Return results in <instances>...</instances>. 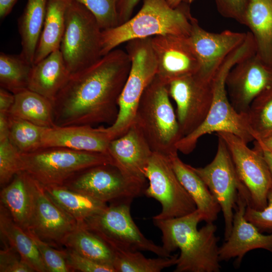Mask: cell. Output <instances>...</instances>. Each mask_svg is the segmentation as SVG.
<instances>
[{
    "instance_id": "8",
    "label": "cell",
    "mask_w": 272,
    "mask_h": 272,
    "mask_svg": "<svg viewBox=\"0 0 272 272\" xmlns=\"http://www.w3.org/2000/svg\"><path fill=\"white\" fill-rule=\"evenodd\" d=\"M102 31L89 10L72 0L59 48L71 74L90 66L102 56Z\"/></svg>"
},
{
    "instance_id": "49",
    "label": "cell",
    "mask_w": 272,
    "mask_h": 272,
    "mask_svg": "<svg viewBox=\"0 0 272 272\" xmlns=\"http://www.w3.org/2000/svg\"><path fill=\"white\" fill-rule=\"evenodd\" d=\"M195 0H167L168 4L172 8H175L182 4H189Z\"/></svg>"
},
{
    "instance_id": "26",
    "label": "cell",
    "mask_w": 272,
    "mask_h": 272,
    "mask_svg": "<svg viewBox=\"0 0 272 272\" xmlns=\"http://www.w3.org/2000/svg\"><path fill=\"white\" fill-rule=\"evenodd\" d=\"M71 1H47L44 25L36 50L34 64L59 49L65 28L66 14Z\"/></svg>"
},
{
    "instance_id": "5",
    "label": "cell",
    "mask_w": 272,
    "mask_h": 272,
    "mask_svg": "<svg viewBox=\"0 0 272 272\" xmlns=\"http://www.w3.org/2000/svg\"><path fill=\"white\" fill-rule=\"evenodd\" d=\"M134 121L139 126L153 152L166 156L178 152L176 148L182 138L170 100L167 86L156 76L144 91Z\"/></svg>"
},
{
    "instance_id": "46",
    "label": "cell",
    "mask_w": 272,
    "mask_h": 272,
    "mask_svg": "<svg viewBox=\"0 0 272 272\" xmlns=\"http://www.w3.org/2000/svg\"><path fill=\"white\" fill-rule=\"evenodd\" d=\"M18 0H0V18L6 17L12 11Z\"/></svg>"
},
{
    "instance_id": "31",
    "label": "cell",
    "mask_w": 272,
    "mask_h": 272,
    "mask_svg": "<svg viewBox=\"0 0 272 272\" xmlns=\"http://www.w3.org/2000/svg\"><path fill=\"white\" fill-rule=\"evenodd\" d=\"M63 245L98 263L112 266L115 252L101 238L89 230L83 222L66 237Z\"/></svg>"
},
{
    "instance_id": "6",
    "label": "cell",
    "mask_w": 272,
    "mask_h": 272,
    "mask_svg": "<svg viewBox=\"0 0 272 272\" xmlns=\"http://www.w3.org/2000/svg\"><path fill=\"white\" fill-rule=\"evenodd\" d=\"M113 164L108 153L62 147L41 148L21 153V169L43 186L63 185L78 172L101 164Z\"/></svg>"
},
{
    "instance_id": "3",
    "label": "cell",
    "mask_w": 272,
    "mask_h": 272,
    "mask_svg": "<svg viewBox=\"0 0 272 272\" xmlns=\"http://www.w3.org/2000/svg\"><path fill=\"white\" fill-rule=\"evenodd\" d=\"M255 53V42L248 33L244 42L225 58L216 71L212 79L213 97L208 113L200 125L177 142L176 148L178 151L190 154L200 138L213 132L230 133L247 143L255 140L246 114L238 112L232 105L226 86L227 75L234 65Z\"/></svg>"
},
{
    "instance_id": "43",
    "label": "cell",
    "mask_w": 272,
    "mask_h": 272,
    "mask_svg": "<svg viewBox=\"0 0 272 272\" xmlns=\"http://www.w3.org/2000/svg\"><path fill=\"white\" fill-rule=\"evenodd\" d=\"M140 0H118L117 10L119 25L128 20Z\"/></svg>"
},
{
    "instance_id": "22",
    "label": "cell",
    "mask_w": 272,
    "mask_h": 272,
    "mask_svg": "<svg viewBox=\"0 0 272 272\" xmlns=\"http://www.w3.org/2000/svg\"><path fill=\"white\" fill-rule=\"evenodd\" d=\"M71 75L58 49L33 65L28 89L53 102Z\"/></svg>"
},
{
    "instance_id": "9",
    "label": "cell",
    "mask_w": 272,
    "mask_h": 272,
    "mask_svg": "<svg viewBox=\"0 0 272 272\" xmlns=\"http://www.w3.org/2000/svg\"><path fill=\"white\" fill-rule=\"evenodd\" d=\"M131 203H111L101 212L91 216L83 223L92 232L105 242L115 252L150 251L161 257H170L163 248L146 238L133 220Z\"/></svg>"
},
{
    "instance_id": "37",
    "label": "cell",
    "mask_w": 272,
    "mask_h": 272,
    "mask_svg": "<svg viewBox=\"0 0 272 272\" xmlns=\"http://www.w3.org/2000/svg\"><path fill=\"white\" fill-rule=\"evenodd\" d=\"M21 153L9 138L0 140V184H8L21 171Z\"/></svg>"
},
{
    "instance_id": "25",
    "label": "cell",
    "mask_w": 272,
    "mask_h": 272,
    "mask_svg": "<svg viewBox=\"0 0 272 272\" xmlns=\"http://www.w3.org/2000/svg\"><path fill=\"white\" fill-rule=\"evenodd\" d=\"M244 25L254 40L256 54L272 66V0H249Z\"/></svg>"
},
{
    "instance_id": "16",
    "label": "cell",
    "mask_w": 272,
    "mask_h": 272,
    "mask_svg": "<svg viewBox=\"0 0 272 272\" xmlns=\"http://www.w3.org/2000/svg\"><path fill=\"white\" fill-rule=\"evenodd\" d=\"M151 41L157 62L156 76L167 85L199 71V61L189 36L158 35L151 37Z\"/></svg>"
},
{
    "instance_id": "39",
    "label": "cell",
    "mask_w": 272,
    "mask_h": 272,
    "mask_svg": "<svg viewBox=\"0 0 272 272\" xmlns=\"http://www.w3.org/2000/svg\"><path fill=\"white\" fill-rule=\"evenodd\" d=\"M64 252L65 260L70 271L116 272L113 266L95 262L73 249L67 248Z\"/></svg>"
},
{
    "instance_id": "4",
    "label": "cell",
    "mask_w": 272,
    "mask_h": 272,
    "mask_svg": "<svg viewBox=\"0 0 272 272\" xmlns=\"http://www.w3.org/2000/svg\"><path fill=\"white\" fill-rule=\"evenodd\" d=\"M187 5L173 8L167 0H144L134 16L115 27L102 30V56L132 39L167 34L188 36L192 16Z\"/></svg>"
},
{
    "instance_id": "17",
    "label": "cell",
    "mask_w": 272,
    "mask_h": 272,
    "mask_svg": "<svg viewBox=\"0 0 272 272\" xmlns=\"http://www.w3.org/2000/svg\"><path fill=\"white\" fill-rule=\"evenodd\" d=\"M33 193L32 215L27 230L50 245H63L78 222L54 202L46 194L43 186L35 179Z\"/></svg>"
},
{
    "instance_id": "12",
    "label": "cell",
    "mask_w": 272,
    "mask_h": 272,
    "mask_svg": "<svg viewBox=\"0 0 272 272\" xmlns=\"http://www.w3.org/2000/svg\"><path fill=\"white\" fill-rule=\"evenodd\" d=\"M192 168L207 185L221 208L225 222V240L232 230L233 210L236 206L238 191L246 188L238 177L223 140L218 137L216 154L209 164L203 167Z\"/></svg>"
},
{
    "instance_id": "18",
    "label": "cell",
    "mask_w": 272,
    "mask_h": 272,
    "mask_svg": "<svg viewBox=\"0 0 272 272\" xmlns=\"http://www.w3.org/2000/svg\"><path fill=\"white\" fill-rule=\"evenodd\" d=\"M191 23L189 38L200 64L197 73L211 80L225 58L244 42L247 32L230 30L217 33L208 32L193 17Z\"/></svg>"
},
{
    "instance_id": "7",
    "label": "cell",
    "mask_w": 272,
    "mask_h": 272,
    "mask_svg": "<svg viewBox=\"0 0 272 272\" xmlns=\"http://www.w3.org/2000/svg\"><path fill=\"white\" fill-rule=\"evenodd\" d=\"M125 49L130 67L119 98L117 118L106 127L112 140L124 134L132 124L142 96L157 75V62L151 37L129 40Z\"/></svg>"
},
{
    "instance_id": "41",
    "label": "cell",
    "mask_w": 272,
    "mask_h": 272,
    "mask_svg": "<svg viewBox=\"0 0 272 272\" xmlns=\"http://www.w3.org/2000/svg\"><path fill=\"white\" fill-rule=\"evenodd\" d=\"M34 269L24 261L11 246L0 251V272H34Z\"/></svg>"
},
{
    "instance_id": "30",
    "label": "cell",
    "mask_w": 272,
    "mask_h": 272,
    "mask_svg": "<svg viewBox=\"0 0 272 272\" xmlns=\"http://www.w3.org/2000/svg\"><path fill=\"white\" fill-rule=\"evenodd\" d=\"M14 94V102L9 114L37 125L49 128L55 126L53 102L29 89Z\"/></svg>"
},
{
    "instance_id": "48",
    "label": "cell",
    "mask_w": 272,
    "mask_h": 272,
    "mask_svg": "<svg viewBox=\"0 0 272 272\" xmlns=\"http://www.w3.org/2000/svg\"><path fill=\"white\" fill-rule=\"evenodd\" d=\"M254 145L265 148L272 152V134L261 140L255 141Z\"/></svg>"
},
{
    "instance_id": "21",
    "label": "cell",
    "mask_w": 272,
    "mask_h": 272,
    "mask_svg": "<svg viewBox=\"0 0 272 272\" xmlns=\"http://www.w3.org/2000/svg\"><path fill=\"white\" fill-rule=\"evenodd\" d=\"M91 125H55L46 128L40 148L62 147L72 150L108 153L112 138L106 127Z\"/></svg>"
},
{
    "instance_id": "45",
    "label": "cell",
    "mask_w": 272,
    "mask_h": 272,
    "mask_svg": "<svg viewBox=\"0 0 272 272\" xmlns=\"http://www.w3.org/2000/svg\"><path fill=\"white\" fill-rule=\"evenodd\" d=\"M9 114L0 113V140L9 138Z\"/></svg>"
},
{
    "instance_id": "32",
    "label": "cell",
    "mask_w": 272,
    "mask_h": 272,
    "mask_svg": "<svg viewBox=\"0 0 272 272\" xmlns=\"http://www.w3.org/2000/svg\"><path fill=\"white\" fill-rule=\"evenodd\" d=\"M32 66L20 54L1 52V87L13 94L28 89Z\"/></svg>"
},
{
    "instance_id": "13",
    "label": "cell",
    "mask_w": 272,
    "mask_h": 272,
    "mask_svg": "<svg viewBox=\"0 0 272 272\" xmlns=\"http://www.w3.org/2000/svg\"><path fill=\"white\" fill-rule=\"evenodd\" d=\"M225 143L238 177L248 192L249 206L262 210L267 205L268 192L272 187V178L261 153L250 149L247 143L228 132L217 133Z\"/></svg>"
},
{
    "instance_id": "23",
    "label": "cell",
    "mask_w": 272,
    "mask_h": 272,
    "mask_svg": "<svg viewBox=\"0 0 272 272\" xmlns=\"http://www.w3.org/2000/svg\"><path fill=\"white\" fill-rule=\"evenodd\" d=\"M34 179L25 171L18 172L1 190V203L13 220L25 230L30 223L34 204Z\"/></svg>"
},
{
    "instance_id": "40",
    "label": "cell",
    "mask_w": 272,
    "mask_h": 272,
    "mask_svg": "<svg viewBox=\"0 0 272 272\" xmlns=\"http://www.w3.org/2000/svg\"><path fill=\"white\" fill-rule=\"evenodd\" d=\"M267 205L262 210L247 205L244 213L246 220L254 225L261 232H272V187L268 192Z\"/></svg>"
},
{
    "instance_id": "42",
    "label": "cell",
    "mask_w": 272,
    "mask_h": 272,
    "mask_svg": "<svg viewBox=\"0 0 272 272\" xmlns=\"http://www.w3.org/2000/svg\"><path fill=\"white\" fill-rule=\"evenodd\" d=\"M249 0H215L219 13L224 17L244 25Z\"/></svg>"
},
{
    "instance_id": "35",
    "label": "cell",
    "mask_w": 272,
    "mask_h": 272,
    "mask_svg": "<svg viewBox=\"0 0 272 272\" xmlns=\"http://www.w3.org/2000/svg\"><path fill=\"white\" fill-rule=\"evenodd\" d=\"M246 114L249 124L255 135V141L271 134L272 88L257 97L251 103Z\"/></svg>"
},
{
    "instance_id": "11",
    "label": "cell",
    "mask_w": 272,
    "mask_h": 272,
    "mask_svg": "<svg viewBox=\"0 0 272 272\" xmlns=\"http://www.w3.org/2000/svg\"><path fill=\"white\" fill-rule=\"evenodd\" d=\"M149 186L144 194L154 198L162 207L153 219H168L182 217L196 210L189 194L177 178L169 158L153 152L146 173Z\"/></svg>"
},
{
    "instance_id": "47",
    "label": "cell",
    "mask_w": 272,
    "mask_h": 272,
    "mask_svg": "<svg viewBox=\"0 0 272 272\" xmlns=\"http://www.w3.org/2000/svg\"><path fill=\"white\" fill-rule=\"evenodd\" d=\"M254 148L258 150L263 156L268 166L272 178V152L256 145H254Z\"/></svg>"
},
{
    "instance_id": "2",
    "label": "cell",
    "mask_w": 272,
    "mask_h": 272,
    "mask_svg": "<svg viewBox=\"0 0 272 272\" xmlns=\"http://www.w3.org/2000/svg\"><path fill=\"white\" fill-rule=\"evenodd\" d=\"M153 221L161 231L162 246L165 251L171 254L180 250L174 272L221 270L217 226L213 222L207 223L198 229V224L203 221L199 210L178 218Z\"/></svg>"
},
{
    "instance_id": "36",
    "label": "cell",
    "mask_w": 272,
    "mask_h": 272,
    "mask_svg": "<svg viewBox=\"0 0 272 272\" xmlns=\"http://www.w3.org/2000/svg\"><path fill=\"white\" fill-rule=\"evenodd\" d=\"M93 14L102 30L119 25L117 10L118 0H76Z\"/></svg>"
},
{
    "instance_id": "1",
    "label": "cell",
    "mask_w": 272,
    "mask_h": 272,
    "mask_svg": "<svg viewBox=\"0 0 272 272\" xmlns=\"http://www.w3.org/2000/svg\"><path fill=\"white\" fill-rule=\"evenodd\" d=\"M130 67L129 57L114 49L70 77L53 101L56 126L113 124Z\"/></svg>"
},
{
    "instance_id": "38",
    "label": "cell",
    "mask_w": 272,
    "mask_h": 272,
    "mask_svg": "<svg viewBox=\"0 0 272 272\" xmlns=\"http://www.w3.org/2000/svg\"><path fill=\"white\" fill-rule=\"evenodd\" d=\"M35 243L47 272H69L64 250L54 249L32 232L26 230Z\"/></svg>"
},
{
    "instance_id": "15",
    "label": "cell",
    "mask_w": 272,
    "mask_h": 272,
    "mask_svg": "<svg viewBox=\"0 0 272 272\" xmlns=\"http://www.w3.org/2000/svg\"><path fill=\"white\" fill-rule=\"evenodd\" d=\"M226 86L232 105L238 112L246 113L257 97L272 88V66L253 53L231 69Z\"/></svg>"
},
{
    "instance_id": "27",
    "label": "cell",
    "mask_w": 272,
    "mask_h": 272,
    "mask_svg": "<svg viewBox=\"0 0 272 272\" xmlns=\"http://www.w3.org/2000/svg\"><path fill=\"white\" fill-rule=\"evenodd\" d=\"M0 232L9 246L35 271L47 272L37 246L26 230L13 220L7 209L0 206Z\"/></svg>"
},
{
    "instance_id": "20",
    "label": "cell",
    "mask_w": 272,
    "mask_h": 272,
    "mask_svg": "<svg viewBox=\"0 0 272 272\" xmlns=\"http://www.w3.org/2000/svg\"><path fill=\"white\" fill-rule=\"evenodd\" d=\"M249 205V196L247 192L239 191L231 233L219 248L221 261L235 258L237 265L249 251L264 249L272 252V233L262 234L244 217L246 208Z\"/></svg>"
},
{
    "instance_id": "24",
    "label": "cell",
    "mask_w": 272,
    "mask_h": 272,
    "mask_svg": "<svg viewBox=\"0 0 272 272\" xmlns=\"http://www.w3.org/2000/svg\"><path fill=\"white\" fill-rule=\"evenodd\" d=\"M172 167L180 183L195 203L196 209L202 214L206 223L214 222L221 208L202 179L192 166L184 163L178 152L169 156Z\"/></svg>"
},
{
    "instance_id": "10",
    "label": "cell",
    "mask_w": 272,
    "mask_h": 272,
    "mask_svg": "<svg viewBox=\"0 0 272 272\" xmlns=\"http://www.w3.org/2000/svg\"><path fill=\"white\" fill-rule=\"evenodd\" d=\"M63 185L106 203H131L133 198L144 193L146 188L130 180L111 163L82 170Z\"/></svg>"
},
{
    "instance_id": "29",
    "label": "cell",
    "mask_w": 272,
    "mask_h": 272,
    "mask_svg": "<svg viewBox=\"0 0 272 272\" xmlns=\"http://www.w3.org/2000/svg\"><path fill=\"white\" fill-rule=\"evenodd\" d=\"M43 187L49 197L78 222H83L107 207L106 203L63 185H47Z\"/></svg>"
},
{
    "instance_id": "44",
    "label": "cell",
    "mask_w": 272,
    "mask_h": 272,
    "mask_svg": "<svg viewBox=\"0 0 272 272\" xmlns=\"http://www.w3.org/2000/svg\"><path fill=\"white\" fill-rule=\"evenodd\" d=\"M15 100L14 94L0 88V113H9Z\"/></svg>"
},
{
    "instance_id": "19",
    "label": "cell",
    "mask_w": 272,
    "mask_h": 272,
    "mask_svg": "<svg viewBox=\"0 0 272 272\" xmlns=\"http://www.w3.org/2000/svg\"><path fill=\"white\" fill-rule=\"evenodd\" d=\"M108 153L124 175L145 186L146 170L153 151L134 121L124 134L110 141Z\"/></svg>"
},
{
    "instance_id": "34",
    "label": "cell",
    "mask_w": 272,
    "mask_h": 272,
    "mask_svg": "<svg viewBox=\"0 0 272 272\" xmlns=\"http://www.w3.org/2000/svg\"><path fill=\"white\" fill-rule=\"evenodd\" d=\"M9 138L21 153H29L40 148L46 127L9 114Z\"/></svg>"
},
{
    "instance_id": "28",
    "label": "cell",
    "mask_w": 272,
    "mask_h": 272,
    "mask_svg": "<svg viewBox=\"0 0 272 272\" xmlns=\"http://www.w3.org/2000/svg\"><path fill=\"white\" fill-rule=\"evenodd\" d=\"M47 0H27L18 19L21 37V55L29 63L34 64L36 50L42 31Z\"/></svg>"
},
{
    "instance_id": "33",
    "label": "cell",
    "mask_w": 272,
    "mask_h": 272,
    "mask_svg": "<svg viewBox=\"0 0 272 272\" xmlns=\"http://www.w3.org/2000/svg\"><path fill=\"white\" fill-rule=\"evenodd\" d=\"M113 267L116 272H160L164 269L175 265L178 254L170 257L150 258L140 251L115 252Z\"/></svg>"
},
{
    "instance_id": "14",
    "label": "cell",
    "mask_w": 272,
    "mask_h": 272,
    "mask_svg": "<svg viewBox=\"0 0 272 272\" xmlns=\"http://www.w3.org/2000/svg\"><path fill=\"white\" fill-rule=\"evenodd\" d=\"M212 79L196 73L175 80L167 85L170 97L176 104L182 138L193 131L206 118L212 101Z\"/></svg>"
}]
</instances>
